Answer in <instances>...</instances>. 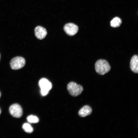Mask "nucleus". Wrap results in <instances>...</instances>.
<instances>
[{
	"label": "nucleus",
	"instance_id": "nucleus-1",
	"mask_svg": "<svg viewBox=\"0 0 138 138\" xmlns=\"http://www.w3.org/2000/svg\"><path fill=\"white\" fill-rule=\"evenodd\" d=\"M95 68L97 73L102 75L108 72L111 68L108 62L103 59H100L96 61L95 65Z\"/></svg>",
	"mask_w": 138,
	"mask_h": 138
},
{
	"label": "nucleus",
	"instance_id": "nucleus-2",
	"mask_svg": "<svg viewBox=\"0 0 138 138\" xmlns=\"http://www.w3.org/2000/svg\"><path fill=\"white\" fill-rule=\"evenodd\" d=\"M67 88L70 94L75 97L81 94L83 90L82 86L73 82H70L67 84Z\"/></svg>",
	"mask_w": 138,
	"mask_h": 138
},
{
	"label": "nucleus",
	"instance_id": "nucleus-3",
	"mask_svg": "<svg viewBox=\"0 0 138 138\" xmlns=\"http://www.w3.org/2000/svg\"><path fill=\"white\" fill-rule=\"evenodd\" d=\"M26 63L25 59L20 56H17L13 58L10 64L11 68L14 70H17L23 67Z\"/></svg>",
	"mask_w": 138,
	"mask_h": 138
},
{
	"label": "nucleus",
	"instance_id": "nucleus-4",
	"mask_svg": "<svg viewBox=\"0 0 138 138\" xmlns=\"http://www.w3.org/2000/svg\"><path fill=\"white\" fill-rule=\"evenodd\" d=\"M9 110L10 114L15 118H20L23 114V110L21 107L17 103L11 105L9 107Z\"/></svg>",
	"mask_w": 138,
	"mask_h": 138
},
{
	"label": "nucleus",
	"instance_id": "nucleus-5",
	"mask_svg": "<svg viewBox=\"0 0 138 138\" xmlns=\"http://www.w3.org/2000/svg\"><path fill=\"white\" fill-rule=\"evenodd\" d=\"M63 29L66 33L70 36H73L78 32V27L76 25L71 23L66 24L64 26Z\"/></svg>",
	"mask_w": 138,
	"mask_h": 138
},
{
	"label": "nucleus",
	"instance_id": "nucleus-6",
	"mask_svg": "<svg viewBox=\"0 0 138 138\" xmlns=\"http://www.w3.org/2000/svg\"><path fill=\"white\" fill-rule=\"evenodd\" d=\"M34 33L36 37L40 40L44 39L47 33L46 29L40 26H38L36 27L34 29Z\"/></svg>",
	"mask_w": 138,
	"mask_h": 138
},
{
	"label": "nucleus",
	"instance_id": "nucleus-7",
	"mask_svg": "<svg viewBox=\"0 0 138 138\" xmlns=\"http://www.w3.org/2000/svg\"><path fill=\"white\" fill-rule=\"evenodd\" d=\"M39 85L41 90L49 91L52 87V84L48 79L44 78H41L39 82Z\"/></svg>",
	"mask_w": 138,
	"mask_h": 138
},
{
	"label": "nucleus",
	"instance_id": "nucleus-8",
	"mask_svg": "<svg viewBox=\"0 0 138 138\" xmlns=\"http://www.w3.org/2000/svg\"><path fill=\"white\" fill-rule=\"evenodd\" d=\"M130 67L131 70L135 73L138 72V56L135 55L132 57L130 62Z\"/></svg>",
	"mask_w": 138,
	"mask_h": 138
},
{
	"label": "nucleus",
	"instance_id": "nucleus-9",
	"mask_svg": "<svg viewBox=\"0 0 138 138\" xmlns=\"http://www.w3.org/2000/svg\"><path fill=\"white\" fill-rule=\"evenodd\" d=\"M92 112L91 108L89 106L86 105L79 110L78 114L82 117H85L91 114Z\"/></svg>",
	"mask_w": 138,
	"mask_h": 138
},
{
	"label": "nucleus",
	"instance_id": "nucleus-10",
	"mask_svg": "<svg viewBox=\"0 0 138 138\" xmlns=\"http://www.w3.org/2000/svg\"><path fill=\"white\" fill-rule=\"evenodd\" d=\"M122 22L121 19L119 17H116L111 21L110 25L113 27H117L120 26Z\"/></svg>",
	"mask_w": 138,
	"mask_h": 138
},
{
	"label": "nucleus",
	"instance_id": "nucleus-11",
	"mask_svg": "<svg viewBox=\"0 0 138 138\" xmlns=\"http://www.w3.org/2000/svg\"><path fill=\"white\" fill-rule=\"evenodd\" d=\"M22 127L26 132L29 133H31L33 131V129L32 127L29 124L27 123L24 124Z\"/></svg>",
	"mask_w": 138,
	"mask_h": 138
},
{
	"label": "nucleus",
	"instance_id": "nucleus-12",
	"mask_svg": "<svg viewBox=\"0 0 138 138\" xmlns=\"http://www.w3.org/2000/svg\"><path fill=\"white\" fill-rule=\"evenodd\" d=\"M28 121L31 123H36L38 122L39 120L36 116L31 115L28 116L27 118Z\"/></svg>",
	"mask_w": 138,
	"mask_h": 138
},
{
	"label": "nucleus",
	"instance_id": "nucleus-13",
	"mask_svg": "<svg viewBox=\"0 0 138 138\" xmlns=\"http://www.w3.org/2000/svg\"><path fill=\"white\" fill-rule=\"evenodd\" d=\"M49 91L45 90H41L40 93L41 95L44 96L46 95L48 93Z\"/></svg>",
	"mask_w": 138,
	"mask_h": 138
},
{
	"label": "nucleus",
	"instance_id": "nucleus-14",
	"mask_svg": "<svg viewBox=\"0 0 138 138\" xmlns=\"http://www.w3.org/2000/svg\"><path fill=\"white\" fill-rule=\"evenodd\" d=\"M1 113V109L0 108V114Z\"/></svg>",
	"mask_w": 138,
	"mask_h": 138
},
{
	"label": "nucleus",
	"instance_id": "nucleus-15",
	"mask_svg": "<svg viewBox=\"0 0 138 138\" xmlns=\"http://www.w3.org/2000/svg\"><path fill=\"white\" fill-rule=\"evenodd\" d=\"M1 92L0 91V97H1Z\"/></svg>",
	"mask_w": 138,
	"mask_h": 138
},
{
	"label": "nucleus",
	"instance_id": "nucleus-16",
	"mask_svg": "<svg viewBox=\"0 0 138 138\" xmlns=\"http://www.w3.org/2000/svg\"><path fill=\"white\" fill-rule=\"evenodd\" d=\"M0 57H1V55H0Z\"/></svg>",
	"mask_w": 138,
	"mask_h": 138
}]
</instances>
